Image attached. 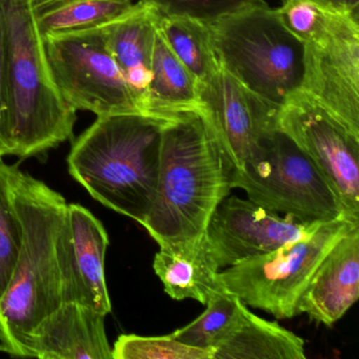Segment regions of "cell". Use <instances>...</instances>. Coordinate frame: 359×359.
<instances>
[{
	"label": "cell",
	"instance_id": "obj_19",
	"mask_svg": "<svg viewBox=\"0 0 359 359\" xmlns=\"http://www.w3.org/2000/svg\"><path fill=\"white\" fill-rule=\"evenodd\" d=\"M152 79L144 114L168 117L203 108L194 77L169 49L158 30L152 57Z\"/></svg>",
	"mask_w": 359,
	"mask_h": 359
},
{
	"label": "cell",
	"instance_id": "obj_11",
	"mask_svg": "<svg viewBox=\"0 0 359 359\" xmlns=\"http://www.w3.org/2000/svg\"><path fill=\"white\" fill-rule=\"evenodd\" d=\"M302 93L359 138V20L304 45Z\"/></svg>",
	"mask_w": 359,
	"mask_h": 359
},
{
	"label": "cell",
	"instance_id": "obj_30",
	"mask_svg": "<svg viewBox=\"0 0 359 359\" xmlns=\"http://www.w3.org/2000/svg\"><path fill=\"white\" fill-rule=\"evenodd\" d=\"M0 352H6V348H4L3 344H0Z\"/></svg>",
	"mask_w": 359,
	"mask_h": 359
},
{
	"label": "cell",
	"instance_id": "obj_5",
	"mask_svg": "<svg viewBox=\"0 0 359 359\" xmlns=\"http://www.w3.org/2000/svg\"><path fill=\"white\" fill-rule=\"evenodd\" d=\"M208 26L218 65L243 87L280 108L302 91L304 43L264 0Z\"/></svg>",
	"mask_w": 359,
	"mask_h": 359
},
{
	"label": "cell",
	"instance_id": "obj_27",
	"mask_svg": "<svg viewBox=\"0 0 359 359\" xmlns=\"http://www.w3.org/2000/svg\"><path fill=\"white\" fill-rule=\"evenodd\" d=\"M13 154L8 112L7 83H6L5 20L0 0V157Z\"/></svg>",
	"mask_w": 359,
	"mask_h": 359
},
{
	"label": "cell",
	"instance_id": "obj_29",
	"mask_svg": "<svg viewBox=\"0 0 359 359\" xmlns=\"http://www.w3.org/2000/svg\"><path fill=\"white\" fill-rule=\"evenodd\" d=\"M32 1L35 7H36V6L43 5V4L51 3V1H54V0H32Z\"/></svg>",
	"mask_w": 359,
	"mask_h": 359
},
{
	"label": "cell",
	"instance_id": "obj_9",
	"mask_svg": "<svg viewBox=\"0 0 359 359\" xmlns=\"http://www.w3.org/2000/svg\"><path fill=\"white\" fill-rule=\"evenodd\" d=\"M277 128L318 168L346 219L359 224V138L302 92L281 107Z\"/></svg>",
	"mask_w": 359,
	"mask_h": 359
},
{
	"label": "cell",
	"instance_id": "obj_16",
	"mask_svg": "<svg viewBox=\"0 0 359 359\" xmlns=\"http://www.w3.org/2000/svg\"><path fill=\"white\" fill-rule=\"evenodd\" d=\"M159 247L153 269L170 297L175 300L190 298L205 306L226 290L220 283L219 268L205 233L186 241L161 243Z\"/></svg>",
	"mask_w": 359,
	"mask_h": 359
},
{
	"label": "cell",
	"instance_id": "obj_21",
	"mask_svg": "<svg viewBox=\"0 0 359 359\" xmlns=\"http://www.w3.org/2000/svg\"><path fill=\"white\" fill-rule=\"evenodd\" d=\"M132 0H54L35 7L43 37L91 30L123 18L133 9Z\"/></svg>",
	"mask_w": 359,
	"mask_h": 359
},
{
	"label": "cell",
	"instance_id": "obj_15",
	"mask_svg": "<svg viewBox=\"0 0 359 359\" xmlns=\"http://www.w3.org/2000/svg\"><path fill=\"white\" fill-rule=\"evenodd\" d=\"M106 314L64 302L31 334L28 357L41 359H113L104 327Z\"/></svg>",
	"mask_w": 359,
	"mask_h": 359
},
{
	"label": "cell",
	"instance_id": "obj_18",
	"mask_svg": "<svg viewBox=\"0 0 359 359\" xmlns=\"http://www.w3.org/2000/svg\"><path fill=\"white\" fill-rule=\"evenodd\" d=\"M213 359H306L304 341L241 304L236 320L214 348Z\"/></svg>",
	"mask_w": 359,
	"mask_h": 359
},
{
	"label": "cell",
	"instance_id": "obj_1",
	"mask_svg": "<svg viewBox=\"0 0 359 359\" xmlns=\"http://www.w3.org/2000/svg\"><path fill=\"white\" fill-rule=\"evenodd\" d=\"M235 167L203 108L165 118L156 196L144 228L158 245L203 235Z\"/></svg>",
	"mask_w": 359,
	"mask_h": 359
},
{
	"label": "cell",
	"instance_id": "obj_2",
	"mask_svg": "<svg viewBox=\"0 0 359 359\" xmlns=\"http://www.w3.org/2000/svg\"><path fill=\"white\" fill-rule=\"evenodd\" d=\"M12 192L22 241L11 280L0 298V344L8 354L28 357L35 327L64 304L56 243L68 203L15 165Z\"/></svg>",
	"mask_w": 359,
	"mask_h": 359
},
{
	"label": "cell",
	"instance_id": "obj_26",
	"mask_svg": "<svg viewBox=\"0 0 359 359\" xmlns=\"http://www.w3.org/2000/svg\"><path fill=\"white\" fill-rule=\"evenodd\" d=\"M262 0H140L163 15L186 16L210 25Z\"/></svg>",
	"mask_w": 359,
	"mask_h": 359
},
{
	"label": "cell",
	"instance_id": "obj_12",
	"mask_svg": "<svg viewBox=\"0 0 359 359\" xmlns=\"http://www.w3.org/2000/svg\"><path fill=\"white\" fill-rule=\"evenodd\" d=\"M109 236L104 224L79 203L67 207L56 251L62 302L109 314L112 311L104 275Z\"/></svg>",
	"mask_w": 359,
	"mask_h": 359
},
{
	"label": "cell",
	"instance_id": "obj_23",
	"mask_svg": "<svg viewBox=\"0 0 359 359\" xmlns=\"http://www.w3.org/2000/svg\"><path fill=\"white\" fill-rule=\"evenodd\" d=\"M22 241V222L12 192V165L0 157V298L11 280Z\"/></svg>",
	"mask_w": 359,
	"mask_h": 359
},
{
	"label": "cell",
	"instance_id": "obj_20",
	"mask_svg": "<svg viewBox=\"0 0 359 359\" xmlns=\"http://www.w3.org/2000/svg\"><path fill=\"white\" fill-rule=\"evenodd\" d=\"M155 14L159 34L194 77L199 89L209 83L219 68L209 26L186 16Z\"/></svg>",
	"mask_w": 359,
	"mask_h": 359
},
{
	"label": "cell",
	"instance_id": "obj_8",
	"mask_svg": "<svg viewBox=\"0 0 359 359\" xmlns=\"http://www.w3.org/2000/svg\"><path fill=\"white\" fill-rule=\"evenodd\" d=\"M45 45L54 81L71 108L97 117L142 114L102 27L45 37Z\"/></svg>",
	"mask_w": 359,
	"mask_h": 359
},
{
	"label": "cell",
	"instance_id": "obj_4",
	"mask_svg": "<svg viewBox=\"0 0 359 359\" xmlns=\"http://www.w3.org/2000/svg\"><path fill=\"white\" fill-rule=\"evenodd\" d=\"M1 4L12 155L27 158L70 140L76 111L54 81L32 0Z\"/></svg>",
	"mask_w": 359,
	"mask_h": 359
},
{
	"label": "cell",
	"instance_id": "obj_3",
	"mask_svg": "<svg viewBox=\"0 0 359 359\" xmlns=\"http://www.w3.org/2000/svg\"><path fill=\"white\" fill-rule=\"evenodd\" d=\"M165 118L98 116L73 144L71 176L94 199L144 226L156 196Z\"/></svg>",
	"mask_w": 359,
	"mask_h": 359
},
{
	"label": "cell",
	"instance_id": "obj_28",
	"mask_svg": "<svg viewBox=\"0 0 359 359\" xmlns=\"http://www.w3.org/2000/svg\"><path fill=\"white\" fill-rule=\"evenodd\" d=\"M310 1L334 13L359 20V0H310Z\"/></svg>",
	"mask_w": 359,
	"mask_h": 359
},
{
	"label": "cell",
	"instance_id": "obj_25",
	"mask_svg": "<svg viewBox=\"0 0 359 359\" xmlns=\"http://www.w3.org/2000/svg\"><path fill=\"white\" fill-rule=\"evenodd\" d=\"M113 359H213V351L178 341L171 334L146 337L121 335L112 348Z\"/></svg>",
	"mask_w": 359,
	"mask_h": 359
},
{
	"label": "cell",
	"instance_id": "obj_22",
	"mask_svg": "<svg viewBox=\"0 0 359 359\" xmlns=\"http://www.w3.org/2000/svg\"><path fill=\"white\" fill-rule=\"evenodd\" d=\"M241 304L239 298L224 290L205 304L207 309L198 318L171 336L188 346L214 351L236 320Z\"/></svg>",
	"mask_w": 359,
	"mask_h": 359
},
{
	"label": "cell",
	"instance_id": "obj_7",
	"mask_svg": "<svg viewBox=\"0 0 359 359\" xmlns=\"http://www.w3.org/2000/svg\"><path fill=\"white\" fill-rule=\"evenodd\" d=\"M356 226L344 218L323 222L306 238L219 271L220 283L245 306L278 319L293 318L298 299L323 258Z\"/></svg>",
	"mask_w": 359,
	"mask_h": 359
},
{
	"label": "cell",
	"instance_id": "obj_24",
	"mask_svg": "<svg viewBox=\"0 0 359 359\" xmlns=\"http://www.w3.org/2000/svg\"><path fill=\"white\" fill-rule=\"evenodd\" d=\"M276 11L283 26L304 45L323 39L346 18H352L323 9L310 0H283Z\"/></svg>",
	"mask_w": 359,
	"mask_h": 359
},
{
	"label": "cell",
	"instance_id": "obj_10",
	"mask_svg": "<svg viewBox=\"0 0 359 359\" xmlns=\"http://www.w3.org/2000/svg\"><path fill=\"white\" fill-rule=\"evenodd\" d=\"M323 224L281 216L251 199L228 195L212 214L205 235L218 268L226 269L306 238Z\"/></svg>",
	"mask_w": 359,
	"mask_h": 359
},
{
	"label": "cell",
	"instance_id": "obj_6",
	"mask_svg": "<svg viewBox=\"0 0 359 359\" xmlns=\"http://www.w3.org/2000/svg\"><path fill=\"white\" fill-rule=\"evenodd\" d=\"M233 188L243 189L260 207L300 222L346 219L318 168L278 128L262 136L247 161L235 169Z\"/></svg>",
	"mask_w": 359,
	"mask_h": 359
},
{
	"label": "cell",
	"instance_id": "obj_17",
	"mask_svg": "<svg viewBox=\"0 0 359 359\" xmlns=\"http://www.w3.org/2000/svg\"><path fill=\"white\" fill-rule=\"evenodd\" d=\"M102 31L109 50L144 114L157 33L154 10L138 1L129 13L102 27Z\"/></svg>",
	"mask_w": 359,
	"mask_h": 359
},
{
	"label": "cell",
	"instance_id": "obj_14",
	"mask_svg": "<svg viewBox=\"0 0 359 359\" xmlns=\"http://www.w3.org/2000/svg\"><path fill=\"white\" fill-rule=\"evenodd\" d=\"M359 296V226H353L323 258L296 304V315L308 314L331 327Z\"/></svg>",
	"mask_w": 359,
	"mask_h": 359
},
{
	"label": "cell",
	"instance_id": "obj_13",
	"mask_svg": "<svg viewBox=\"0 0 359 359\" xmlns=\"http://www.w3.org/2000/svg\"><path fill=\"white\" fill-rule=\"evenodd\" d=\"M199 96L236 169L247 161L260 138L277 128L280 107L243 87L220 66L199 89Z\"/></svg>",
	"mask_w": 359,
	"mask_h": 359
}]
</instances>
